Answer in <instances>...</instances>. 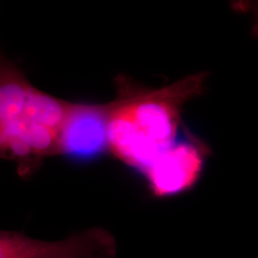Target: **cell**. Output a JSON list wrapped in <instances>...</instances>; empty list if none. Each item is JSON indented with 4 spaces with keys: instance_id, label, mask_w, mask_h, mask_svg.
<instances>
[{
    "instance_id": "obj_1",
    "label": "cell",
    "mask_w": 258,
    "mask_h": 258,
    "mask_svg": "<svg viewBox=\"0 0 258 258\" xmlns=\"http://www.w3.org/2000/svg\"><path fill=\"white\" fill-rule=\"evenodd\" d=\"M68 104L33 85L0 48V159L15 163L21 178L56 155Z\"/></svg>"
},
{
    "instance_id": "obj_2",
    "label": "cell",
    "mask_w": 258,
    "mask_h": 258,
    "mask_svg": "<svg viewBox=\"0 0 258 258\" xmlns=\"http://www.w3.org/2000/svg\"><path fill=\"white\" fill-rule=\"evenodd\" d=\"M203 75L154 91L123 95L109 104L108 146L141 173L175 140L184 102L203 88Z\"/></svg>"
},
{
    "instance_id": "obj_3",
    "label": "cell",
    "mask_w": 258,
    "mask_h": 258,
    "mask_svg": "<svg viewBox=\"0 0 258 258\" xmlns=\"http://www.w3.org/2000/svg\"><path fill=\"white\" fill-rule=\"evenodd\" d=\"M207 148L186 129L142 172L156 196H173L194 185L203 170Z\"/></svg>"
},
{
    "instance_id": "obj_4",
    "label": "cell",
    "mask_w": 258,
    "mask_h": 258,
    "mask_svg": "<svg viewBox=\"0 0 258 258\" xmlns=\"http://www.w3.org/2000/svg\"><path fill=\"white\" fill-rule=\"evenodd\" d=\"M109 104L69 102L60 130L56 155L75 163L93 162L108 146Z\"/></svg>"
},
{
    "instance_id": "obj_5",
    "label": "cell",
    "mask_w": 258,
    "mask_h": 258,
    "mask_svg": "<svg viewBox=\"0 0 258 258\" xmlns=\"http://www.w3.org/2000/svg\"><path fill=\"white\" fill-rule=\"evenodd\" d=\"M115 249L112 236L101 229L58 242L33 239L18 231H0V258H107Z\"/></svg>"
}]
</instances>
